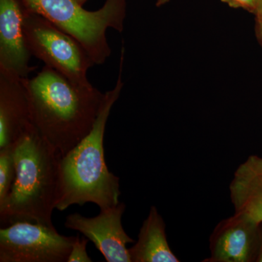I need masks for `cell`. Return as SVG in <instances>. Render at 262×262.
Instances as JSON below:
<instances>
[{
  "instance_id": "1",
  "label": "cell",
  "mask_w": 262,
  "mask_h": 262,
  "mask_svg": "<svg viewBox=\"0 0 262 262\" xmlns=\"http://www.w3.org/2000/svg\"><path fill=\"white\" fill-rule=\"evenodd\" d=\"M22 81L33 126L61 156L67 154L92 130L105 94L79 87L47 66Z\"/></svg>"
},
{
  "instance_id": "2",
  "label": "cell",
  "mask_w": 262,
  "mask_h": 262,
  "mask_svg": "<svg viewBox=\"0 0 262 262\" xmlns=\"http://www.w3.org/2000/svg\"><path fill=\"white\" fill-rule=\"evenodd\" d=\"M15 176L9 194L0 203V222L53 226L52 214L60 198L61 155L32 124L13 144Z\"/></svg>"
},
{
  "instance_id": "3",
  "label": "cell",
  "mask_w": 262,
  "mask_h": 262,
  "mask_svg": "<svg viewBox=\"0 0 262 262\" xmlns=\"http://www.w3.org/2000/svg\"><path fill=\"white\" fill-rule=\"evenodd\" d=\"M124 50L116 85L105 93L94 126L74 149L60 160V198L56 209L63 211L72 206L93 203L100 210L119 204L120 178L108 170L104 158L103 138L112 108L118 99L122 81Z\"/></svg>"
},
{
  "instance_id": "4",
  "label": "cell",
  "mask_w": 262,
  "mask_h": 262,
  "mask_svg": "<svg viewBox=\"0 0 262 262\" xmlns=\"http://www.w3.org/2000/svg\"><path fill=\"white\" fill-rule=\"evenodd\" d=\"M31 11L42 15L77 39L95 64H103L111 55L106 32H121L125 18V0H106L102 8L89 11L77 0H21Z\"/></svg>"
},
{
  "instance_id": "5",
  "label": "cell",
  "mask_w": 262,
  "mask_h": 262,
  "mask_svg": "<svg viewBox=\"0 0 262 262\" xmlns=\"http://www.w3.org/2000/svg\"><path fill=\"white\" fill-rule=\"evenodd\" d=\"M24 4V3H23ZM24 30L32 56L56 70L74 84L92 88L88 71L96 65L77 39L58 28L42 15L24 5Z\"/></svg>"
},
{
  "instance_id": "6",
  "label": "cell",
  "mask_w": 262,
  "mask_h": 262,
  "mask_svg": "<svg viewBox=\"0 0 262 262\" xmlns=\"http://www.w3.org/2000/svg\"><path fill=\"white\" fill-rule=\"evenodd\" d=\"M77 237L54 226L15 222L0 229V262H67Z\"/></svg>"
},
{
  "instance_id": "7",
  "label": "cell",
  "mask_w": 262,
  "mask_h": 262,
  "mask_svg": "<svg viewBox=\"0 0 262 262\" xmlns=\"http://www.w3.org/2000/svg\"><path fill=\"white\" fill-rule=\"evenodd\" d=\"M125 203L101 210L95 217H85L72 213L66 219L67 229L78 231L91 241L107 262H131L127 244L134 243L124 230L122 216Z\"/></svg>"
},
{
  "instance_id": "8",
  "label": "cell",
  "mask_w": 262,
  "mask_h": 262,
  "mask_svg": "<svg viewBox=\"0 0 262 262\" xmlns=\"http://www.w3.org/2000/svg\"><path fill=\"white\" fill-rule=\"evenodd\" d=\"M262 237V225L234 213L219 222L211 234V254L203 262H256Z\"/></svg>"
},
{
  "instance_id": "9",
  "label": "cell",
  "mask_w": 262,
  "mask_h": 262,
  "mask_svg": "<svg viewBox=\"0 0 262 262\" xmlns=\"http://www.w3.org/2000/svg\"><path fill=\"white\" fill-rule=\"evenodd\" d=\"M32 53L24 30L21 0H0V71L19 78H28Z\"/></svg>"
},
{
  "instance_id": "10",
  "label": "cell",
  "mask_w": 262,
  "mask_h": 262,
  "mask_svg": "<svg viewBox=\"0 0 262 262\" xmlns=\"http://www.w3.org/2000/svg\"><path fill=\"white\" fill-rule=\"evenodd\" d=\"M31 124L22 79L0 71V149L13 145Z\"/></svg>"
},
{
  "instance_id": "11",
  "label": "cell",
  "mask_w": 262,
  "mask_h": 262,
  "mask_svg": "<svg viewBox=\"0 0 262 262\" xmlns=\"http://www.w3.org/2000/svg\"><path fill=\"white\" fill-rule=\"evenodd\" d=\"M234 213L262 223V157L251 155L239 165L229 184Z\"/></svg>"
},
{
  "instance_id": "12",
  "label": "cell",
  "mask_w": 262,
  "mask_h": 262,
  "mask_svg": "<svg viewBox=\"0 0 262 262\" xmlns=\"http://www.w3.org/2000/svg\"><path fill=\"white\" fill-rule=\"evenodd\" d=\"M128 249L131 262L180 261L169 246L165 222L155 206L150 208L137 242Z\"/></svg>"
},
{
  "instance_id": "13",
  "label": "cell",
  "mask_w": 262,
  "mask_h": 262,
  "mask_svg": "<svg viewBox=\"0 0 262 262\" xmlns=\"http://www.w3.org/2000/svg\"><path fill=\"white\" fill-rule=\"evenodd\" d=\"M15 176L13 144L0 149V203L9 194Z\"/></svg>"
},
{
  "instance_id": "14",
  "label": "cell",
  "mask_w": 262,
  "mask_h": 262,
  "mask_svg": "<svg viewBox=\"0 0 262 262\" xmlns=\"http://www.w3.org/2000/svg\"><path fill=\"white\" fill-rule=\"evenodd\" d=\"M89 241L87 237L80 239L77 235L67 262H92L93 260L88 254L86 250Z\"/></svg>"
},
{
  "instance_id": "15",
  "label": "cell",
  "mask_w": 262,
  "mask_h": 262,
  "mask_svg": "<svg viewBox=\"0 0 262 262\" xmlns=\"http://www.w3.org/2000/svg\"><path fill=\"white\" fill-rule=\"evenodd\" d=\"M230 6L242 8L244 9L256 13V0H224Z\"/></svg>"
},
{
  "instance_id": "16",
  "label": "cell",
  "mask_w": 262,
  "mask_h": 262,
  "mask_svg": "<svg viewBox=\"0 0 262 262\" xmlns=\"http://www.w3.org/2000/svg\"><path fill=\"white\" fill-rule=\"evenodd\" d=\"M256 15H257L258 34H259L260 39L262 43V12Z\"/></svg>"
},
{
  "instance_id": "17",
  "label": "cell",
  "mask_w": 262,
  "mask_h": 262,
  "mask_svg": "<svg viewBox=\"0 0 262 262\" xmlns=\"http://www.w3.org/2000/svg\"><path fill=\"white\" fill-rule=\"evenodd\" d=\"M256 14L261 13L262 12V0H256Z\"/></svg>"
},
{
  "instance_id": "18",
  "label": "cell",
  "mask_w": 262,
  "mask_h": 262,
  "mask_svg": "<svg viewBox=\"0 0 262 262\" xmlns=\"http://www.w3.org/2000/svg\"><path fill=\"white\" fill-rule=\"evenodd\" d=\"M262 225V223H261ZM256 262H262V237H261V248H260L259 254H258L257 261Z\"/></svg>"
},
{
  "instance_id": "19",
  "label": "cell",
  "mask_w": 262,
  "mask_h": 262,
  "mask_svg": "<svg viewBox=\"0 0 262 262\" xmlns=\"http://www.w3.org/2000/svg\"><path fill=\"white\" fill-rule=\"evenodd\" d=\"M169 0H158V3H157V6H161V5H163L166 4L167 3H168Z\"/></svg>"
},
{
  "instance_id": "20",
  "label": "cell",
  "mask_w": 262,
  "mask_h": 262,
  "mask_svg": "<svg viewBox=\"0 0 262 262\" xmlns=\"http://www.w3.org/2000/svg\"><path fill=\"white\" fill-rule=\"evenodd\" d=\"M80 5H83L84 3H85L87 0H77Z\"/></svg>"
}]
</instances>
